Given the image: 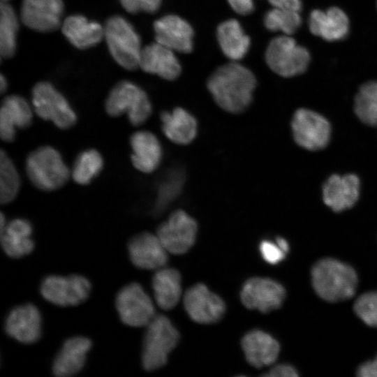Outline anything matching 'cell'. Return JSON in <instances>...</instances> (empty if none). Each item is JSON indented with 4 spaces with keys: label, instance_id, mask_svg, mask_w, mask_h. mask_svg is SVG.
Instances as JSON below:
<instances>
[{
    "label": "cell",
    "instance_id": "6da1fadb",
    "mask_svg": "<svg viewBox=\"0 0 377 377\" xmlns=\"http://www.w3.org/2000/svg\"><path fill=\"white\" fill-rule=\"evenodd\" d=\"M256 86L253 73L232 62L218 68L208 78L207 87L216 103L230 113H240L251 104Z\"/></svg>",
    "mask_w": 377,
    "mask_h": 377
},
{
    "label": "cell",
    "instance_id": "7a4b0ae2",
    "mask_svg": "<svg viewBox=\"0 0 377 377\" xmlns=\"http://www.w3.org/2000/svg\"><path fill=\"white\" fill-rule=\"evenodd\" d=\"M316 293L328 302L348 300L355 293L357 277L350 265L332 258L318 261L311 271Z\"/></svg>",
    "mask_w": 377,
    "mask_h": 377
},
{
    "label": "cell",
    "instance_id": "3957f363",
    "mask_svg": "<svg viewBox=\"0 0 377 377\" xmlns=\"http://www.w3.org/2000/svg\"><path fill=\"white\" fill-rule=\"evenodd\" d=\"M26 172L31 183L45 191L61 188L71 174L59 151L50 146L40 147L28 155Z\"/></svg>",
    "mask_w": 377,
    "mask_h": 377
},
{
    "label": "cell",
    "instance_id": "277c9868",
    "mask_svg": "<svg viewBox=\"0 0 377 377\" xmlns=\"http://www.w3.org/2000/svg\"><path fill=\"white\" fill-rule=\"evenodd\" d=\"M104 38L114 61L128 71L139 68L142 51L140 38L132 24L120 15H112L105 22Z\"/></svg>",
    "mask_w": 377,
    "mask_h": 377
},
{
    "label": "cell",
    "instance_id": "5b68a950",
    "mask_svg": "<svg viewBox=\"0 0 377 377\" xmlns=\"http://www.w3.org/2000/svg\"><path fill=\"white\" fill-rule=\"evenodd\" d=\"M105 108L111 117L126 114L133 126L144 124L152 110L146 92L128 80H121L112 87L106 98Z\"/></svg>",
    "mask_w": 377,
    "mask_h": 377
},
{
    "label": "cell",
    "instance_id": "8992f818",
    "mask_svg": "<svg viewBox=\"0 0 377 377\" xmlns=\"http://www.w3.org/2000/svg\"><path fill=\"white\" fill-rule=\"evenodd\" d=\"M179 339V332L169 318L156 315L147 325L142 355L143 367L154 371L164 366Z\"/></svg>",
    "mask_w": 377,
    "mask_h": 377
},
{
    "label": "cell",
    "instance_id": "52a82bcc",
    "mask_svg": "<svg viewBox=\"0 0 377 377\" xmlns=\"http://www.w3.org/2000/svg\"><path fill=\"white\" fill-rule=\"evenodd\" d=\"M265 61L276 74L290 77L303 73L308 68L311 55L308 50L288 36L273 38L265 51Z\"/></svg>",
    "mask_w": 377,
    "mask_h": 377
},
{
    "label": "cell",
    "instance_id": "ba28073f",
    "mask_svg": "<svg viewBox=\"0 0 377 377\" xmlns=\"http://www.w3.org/2000/svg\"><path fill=\"white\" fill-rule=\"evenodd\" d=\"M31 102L38 117L61 129H68L77 121L76 114L66 98L49 82H38L34 86Z\"/></svg>",
    "mask_w": 377,
    "mask_h": 377
},
{
    "label": "cell",
    "instance_id": "9c48e42d",
    "mask_svg": "<svg viewBox=\"0 0 377 377\" xmlns=\"http://www.w3.org/2000/svg\"><path fill=\"white\" fill-rule=\"evenodd\" d=\"M116 306L121 321L132 327L147 326L156 316L152 300L137 283H129L120 290Z\"/></svg>",
    "mask_w": 377,
    "mask_h": 377
},
{
    "label": "cell",
    "instance_id": "30bf717a",
    "mask_svg": "<svg viewBox=\"0 0 377 377\" xmlns=\"http://www.w3.org/2000/svg\"><path fill=\"white\" fill-rule=\"evenodd\" d=\"M291 128L295 142L306 149H323L330 141V123L323 116L309 109L300 108L295 112Z\"/></svg>",
    "mask_w": 377,
    "mask_h": 377
},
{
    "label": "cell",
    "instance_id": "8fae6325",
    "mask_svg": "<svg viewBox=\"0 0 377 377\" xmlns=\"http://www.w3.org/2000/svg\"><path fill=\"white\" fill-rule=\"evenodd\" d=\"M197 230L195 220L179 209L158 226L156 235L168 252L179 255L187 252L194 244Z\"/></svg>",
    "mask_w": 377,
    "mask_h": 377
},
{
    "label": "cell",
    "instance_id": "7c38bea8",
    "mask_svg": "<svg viewBox=\"0 0 377 377\" xmlns=\"http://www.w3.org/2000/svg\"><path fill=\"white\" fill-rule=\"evenodd\" d=\"M91 285L84 276H49L41 283L40 293L47 301L59 306H68L80 304L89 293Z\"/></svg>",
    "mask_w": 377,
    "mask_h": 377
},
{
    "label": "cell",
    "instance_id": "4fadbf2b",
    "mask_svg": "<svg viewBox=\"0 0 377 377\" xmlns=\"http://www.w3.org/2000/svg\"><path fill=\"white\" fill-rule=\"evenodd\" d=\"M64 10L63 0H22L20 17L29 29L48 33L61 26Z\"/></svg>",
    "mask_w": 377,
    "mask_h": 377
},
{
    "label": "cell",
    "instance_id": "5bb4252c",
    "mask_svg": "<svg viewBox=\"0 0 377 377\" xmlns=\"http://www.w3.org/2000/svg\"><path fill=\"white\" fill-rule=\"evenodd\" d=\"M240 296L246 308L265 313L281 306L286 291L282 285L273 279L253 277L244 283Z\"/></svg>",
    "mask_w": 377,
    "mask_h": 377
},
{
    "label": "cell",
    "instance_id": "9a60e30c",
    "mask_svg": "<svg viewBox=\"0 0 377 377\" xmlns=\"http://www.w3.org/2000/svg\"><path fill=\"white\" fill-rule=\"evenodd\" d=\"M184 306L191 318L201 324L219 321L226 311L222 299L202 283H197L186 290Z\"/></svg>",
    "mask_w": 377,
    "mask_h": 377
},
{
    "label": "cell",
    "instance_id": "2e32d148",
    "mask_svg": "<svg viewBox=\"0 0 377 377\" xmlns=\"http://www.w3.org/2000/svg\"><path fill=\"white\" fill-rule=\"evenodd\" d=\"M156 41L174 52L189 53L193 47L191 24L175 15H167L154 23Z\"/></svg>",
    "mask_w": 377,
    "mask_h": 377
},
{
    "label": "cell",
    "instance_id": "e0dca14e",
    "mask_svg": "<svg viewBox=\"0 0 377 377\" xmlns=\"http://www.w3.org/2000/svg\"><path fill=\"white\" fill-rule=\"evenodd\" d=\"M131 260L136 267L145 269H158L168 262V251L158 236L143 232L132 237L128 243Z\"/></svg>",
    "mask_w": 377,
    "mask_h": 377
},
{
    "label": "cell",
    "instance_id": "ac0fdd59",
    "mask_svg": "<svg viewBox=\"0 0 377 377\" xmlns=\"http://www.w3.org/2000/svg\"><path fill=\"white\" fill-rule=\"evenodd\" d=\"M360 187V179L354 174L331 175L323 187V201L334 212L346 210L357 201Z\"/></svg>",
    "mask_w": 377,
    "mask_h": 377
},
{
    "label": "cell",
    "instance_id": "d6986e66",
    "mask_svg": "<svg viewBox=\"0 0 377 377\" xmlns=\"http://www.w3.org/2000/svg\"><path fill=\"white\" fill-rule=\"evenodd\" d=\"M139 68L168 80H175L182 71L175 52L156 41L142 49Z\"/></svg>",
    "mask_w": 377,
    "mask_h": 377
},
{
    "label": "cell",
    "instance_id": "ffe728a7",
    "mask_svg": "<svg viewBox=\"0 0 377 377\" xmlns=\"http://www.w3.org/2000/svg\"><path fill=\"white\" fill-rule=\"evenodd\" d=\"M309 28L315 36L329 42L339 41L346 37L350 23L346 13L338 7L326 10L315 9L309 15Z\"/></svg>",
    "mask_w": 377,
    "mask_h": 377
},
{
    "label": "cell",
    "instance_id": "44dd1931",
    "mask_svg": "<svg viewBox=\"0 0 377 377\" xmlns=\"http://www.w3.org/2000/svg\"><path fill=\"white\" fill-rule=\"evenodd\" d=\"M33 119L30 105L22 96L9 95L2 101L0 108V136L8 142L15 138L16 128L29 127Z\"/></svg>",
    "mask_w": 377,
    "mask_h": 377
},
{
    "label": "cell",
    "instance_id": "7402d4cb",
    "mask_svg": "<svg viewBox=\"0 0 377 377\" xmlns=\"http://www.w3.org/2000/svg\"><path fill=\"white\" fill-rule=\"evenodd\" d=\"M41 317L38 309L27 304L13 309L6 321V332L24 343H31L40 337Z\"/></svg>",
    "mask_w": 377,
    "mask_h": 377
},
{
    "label": "cell",
    "instance_id": "603a6c76",
    "mask_svg": "<svg viewBox=\"0 0 377 377\" xmlns=\"http://www.w3.org/2000/svg\"><path fill=\"white\" fill-rule=\"evenodd\" d=\"M0 226L1 246L8 256L20 258L31 252L34 242L31 239L32 227L29 221L15 219L6 223L1 214Z\"/></svg>",
    "mask_w": 377,
    "mask_h": 377
},
{
    "label": "cell",
    "instance_id": "cb8c5ba5",
    "mask_svg": "<svg viewBox=\"0 0 377 377\" xmlns=\"http://www.w3.org/2000/svg\"><path fill=\"white\" fill-rule=\"evenodd\" d=\"M132 149L131 160L140 172L150 173L159 165L162 158V147L157 137L150 131H139L130 138Z\"/></svg>",
    "mask_w": 377,
    "mask_h": 377
},
{
    "label": "cell",
    "instance_id": "d4e9b609",
    "mask_svg": "<svg viewBox=\"0 0 377 377\" xmlns=\"http://www.w3.org/2000/svg\"><path fill=\"white\" fill-rule=\"evenodd\" d=\"M242 347L248 362L258 369L273 364L280 350L275 339L257 330L249 332L243 337Z\"/></svg>",
    "mask_w": 377,
    "mask_h": 377
},
{
    "label": "cell",
    "instance_id": "484cf974",
    "mask_svg": "<svg viewBox=\"0 0 377 377\" xmlns=\"http://www.w3.org/2000/svg\"><path fill=\"white\" fill-rule=\"evenodd\" d=\"M61 27L66 39L77 49L90 48L104 38V27L82 15L67 17Z\"/></svg>",
    "mask_w": 377,
    "mask_h": 377
},
{
    "label": "cell",
    "instance_id": "4316f807",
    "mask_svg": "<svg viewBox=\"0 0 377 377\" xmlns=\"http://www.w3.org/2000/svg\"><path fill=\"white\" fill-rule=\"evenodd\" d=\"M161 128L165 135L172 142L187 145L195 138L198 124L195 118L186 110L176 108L161 114Z\"/></svg>",
    "mask_w": 377,
    "mask_h": 377
},
{
    "label": "cell",
    "instance_id": "83f0119b",
    "mask_svg": "<svg viewBox=\"0 0 377 377\" xmlns=\"http://www.w3.org/2000/svg\"><path fill=\"white\" fill-rule=\"evenodd\" d=\"M91 346L90 340L86 337H76L68 339L54 361L52 370L54 375L67 377L80 371Z\"/></svg>",
    "mask_w": 377,
    "mask_h": 377
},
{
    "label": "cell",
    "instance_id": "f1b7e54d",
    "mask_svg": "<svg viewBox=\"0 0 377 377\" xmlns=\"http://www.w3.org/2000/svg\"><path fill=\"white\" fill-rule=\"evenodd\" d=\"M216 36L223 53L233 61L244 57L250 48L249 36L235 19L221 23L217 28Z\"/></svg>",
    "mask_w": 377,
    "mask_h": 377
},
{
    "label": "cell",
    "instance_id": "f546056e",
    "mask_svg": "<svg viewBox=\"0 0 377 377\" xmlns=\"http://www.w3.org/2000/svg\"><path fill=\"white\" fill-rule=\"evenodd\" d=\"M152 287L158 306L170 310L176 306L181 297V275L173 268L158 269L154 275Z\"/></svg>",
    "mask_w": 377,
    "mask_h": 377
},
{
    "label": "cell",
    "instance_id": "4dcf8cb0",
    "mask_svg": "<svg viewBox=\"0 0 377 377\" xmlns=\"http://www.w3.org/2000/svg\"><path fill=\"white\" fill-rule=\"evenodd\" d=\"M18 17L8 1L0 6V55L2 59L12 57L16 51Z\"/></svg>",
    "mask_w": 377,
    "mask_h": 377
},
{
    "label": "cell",
    "instance_id": "1f68e13d",
    "mask_svg": "<svg viewBox=\"0 0 377 377\" xmlns=\"http://www.w3.org/2000/svg\"><path fill=\"white\" fill-rule=\"evenodd\" d=\"M185 172L181 168H174L167 172L160 182L154 203L155 214L163 212L181 193L185 182Z\"/></svg>",
    "mask_w": 377,
    "mask_h": 377
},
{
    "label": "cell",
    "instance_id": "d6a6232c",
    "mask_svg": "<svg viewBox=\"0 0 377 377\" xmlns=\"http://www.w3.org/2000/svg\"><path fill=\"white\" fill-rule=\"evenodd\" d=\"M103 167V158L101 154L94 149H89L78 154L71 173L76 183L86 185L99 175Z\"/></svg>",
    "mask_w": 377,
    "mask_h": 377
},
{
    "label": "cell",
    "instance_id": "836d02e7",
    "mask_svg": "<svg viewBox=\"0 0 377 377\" xmlns=\"http://www.w3.org/2000/svg\"><path fill=\"white\" fill-rule=\"evenodd\" d=\"M354 110L363 123L377 126V80L367 82L359 89L355 98Z\"/></svg>",
    "mask_w": 377,
    "mask_h": 377
},
{
    "label": "cell",
    "instance_id": "e575fe53",
    "mask_svg": "<svg viewBox=\"0 0 377 377\" xmlns=\"http://www.w3.org/2000/svg\"><path fill=\"white\" fill-rule=\"evenodd\" d=\"M20 179L10 158L3 150L0 153V202L8 204L13 201L19 191Z\"/></svg>",
    "mask_w": 377,
    "mask_h": 377
},
{
    "label": "cell",
    "instance_id": "d590c367",
    "mask_svg": "<svg viewBox=\"0 0 377 377\" xmlns=\"http://www.w3.org/2000/svg\"><path fill=\"white\" fill-rule=\"evenodd\" d=\"M263 23L269 31L291 35L300 29L302 18L297 11L273 8L265 14Z\"/></svg>",
    "mask_w": 377,
    "mask_h": 377
},
{
    "label": "cell",
    "instance_id": "8d00e7d4",
    "mask_svg": "<svg viewBox=\"0 0 377 377\" xmlns=\"http://www.w3.org/2000/svg\"><path fill=\"white\" fill-rule=\"evenodd\" d=\"M354 310L367 325L377 327V291L360 296L355 302Z\"/></svg>",
    "mask_w": 377,
    "mask_h": 377
},
{
    "label": "cell",
    "instance_id": "74e56055",
    "mask_svg": "<svg viewBox=\"0 0 377 377\" xmlns=\"http://www.w3.org/2000/svg\"><path fill=\"white\" fill-rule=\"evenodd\" d=\"M124 10L131 14L140 12L153 13L157 11L161 0H119Z\"/></svg>",
    "mask_w": 377,
    "mask_h": 377
},
{
    "label": "cell",
    "instance_id": "f35d334b",
    "mask_svg": "<svg viewBox=\"0 0 377 377\" xmlns=\"http://www.w3.org/2000/svg\"><path fill=\"white\" fill-rule=\"evenodd\" d=\"M260 251L263 259L269 264L280 263L286 257V253L276 243L263 240L260 244Z\"/></svg>",
    "mask_w": 377,
    "mask_h": 377
},
{
    "label": "cell",
    "instance_id": "ab89813d",
    "mask_svg": "<svg viewBox=\"0 0 377 377\" xmlns=\"http://www.w3.org/2000/svg\"><path fill=\"white\" fill-rule=\"evenodd\" d=\"M263 376L269 377H296L298 376V374L296 369L291 365L282 364L272 367L268 373Z\"/></svg>",
    "mask_w": 377,
    "mask_h": 377
},
{
    "label": "cell",
    "instance_id": "60d3db41",
    "mask_svg": "<svg viewBox=\"0 0 377 377\" xmlns=\"http://www.w3.org/2000/svg\"><path fill=\"white\" fill-rule=\"evenodd\" d=\"M232 10L242 15L251 14L255 9L253 0H228Z\"/></svg>",
    "mask_w": 377,
    "mask_h": 377
},
{
    "label": "cell",
    "instance_id": "b9f144b4",
    "mask_svg": "<svg viewBox=\"0 0 377 377\" xmlns=\"http://www.w3.org/2000/svg\"><path fill=\"white\" fill-rule=\"evenodd\" d=\"M273 8L300 12L302 8L301 0H268Z\"/></svg>",
    "mask_w": 377,
    "mask_h": 377
},
{
    "label": "cell",
    "instance_id": "7bdbcfd3",
    "mask_svg": "<svg viewBox=\"0 0 377 377\" xmlns=\"http://www.w3.org/2000/svg\"><path fill=\"white\" fill-rule=\"evenodd\" d=\"M357 375L360 377H377V357L372 361L363 363L357 369Z\"/></svg>",
    "mask_w": 377,
    "mask_h": 377
},
{
    "label": "cell",
    "instance_id": "ee69618b",
    "mask_svg": "<svg viewBox=\"0 0 377 377\" xmlns=\"http://www.w3.org/2000/svg\"><path fill=\"white\" fill-rule=\"evenodd\" d=\"M279 246L286 253L289 251V245L288 242L283 237H277L276 240Z\"/></svg>",
    "mask_w": 377,
    "mask_h": 377
},
{
    "label": "cell",
    "instance_id": "f6af8a7d",
    "mask_svg": "<svg viewBox=\"0 0 377 377\" xmlns=\"http://www.w3.org/2000/svg\"><path fill=\"white\" fill-rule=\"evenodd\" d=\"M7 81L6 80V77L3 76V75H1L0 78V91L1 93H3L6 89H7Z\"/></svg>",
    "mask_w": 377,
    "mask_h": 377
},
{
    "label": "cell",
    "instance_id": "bcb514c9",
    "mask_svg": "<svg viewBox=\"0 0 377 377\" xmlns=\"http://www.w3.org/2000/svg\"><path fill=\"white\" fill-rule=\"evenodd\" d=\"M9 0H1V1H8Z\"/></svg>",
    "mask_w": 377,
    "mask_h": 377
}]
</instances>
